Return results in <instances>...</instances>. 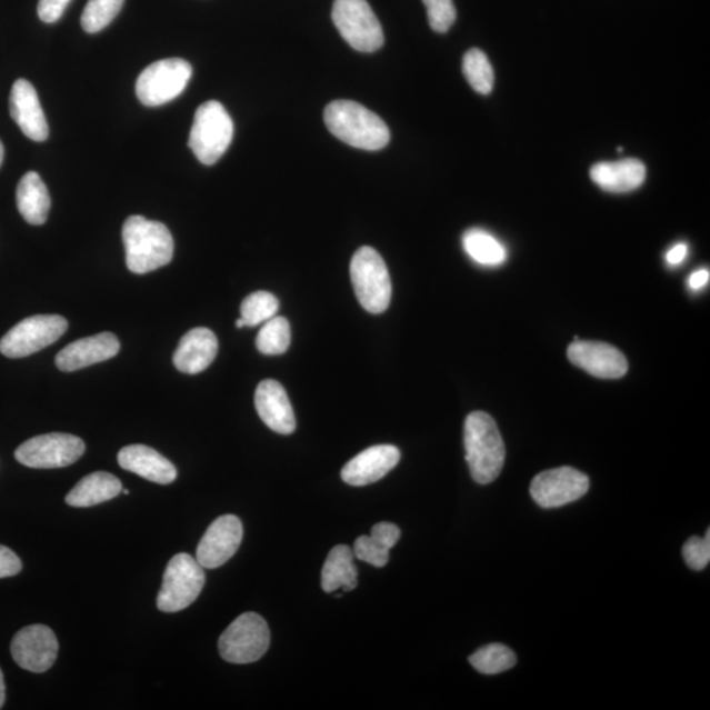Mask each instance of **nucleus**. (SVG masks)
<instances>
[{
  "label": "nucleus",
  "mask_w": 710,
  "mask_h": 710,
  "mask_svg": "<svg viewBox=\"0 0 710 710\" xmlns=\"http://www.w3.org/2000/svg\"><path fill=\"white\" fill-rule=\"evenodd\" d=\"M127 267L134 274L167 267L173 260L174 240L167 226L139 214L129 217L123 226Z\"/></svg>",
  "instance_id": "nucleus-1"
},
{
  "label": "nucleus",
  "mask_w": 710,
  "mask_h": 710,
  "mask_svg": "<svg viewBox=\"0 0 710 710\" xmlns=\"http://www.w3.org/2000/svg\"><path fill=\"white\" fill-rule=\"evenodd\" d=\"M464 449L471 477L479 484L498 479L506 461L503 437L489 413L477 411L464 421Z\"/></svg>",
  "instance_id": "nucleus-2"
},
{
  "label": "nucleus",
  "mask_w": 710,
  "mask_h": 710,
  "mask_svg": "<svg viewBox=\"0 0 710 710\" xmlns=\"http://www.w3.org/2000/svg\"><path fill=\"white\" fill-rule=\"evenodd\" d=\"M324 120L329 131L350 147L380 150L389 146V127L377 113L353 100H334L328 104Z\"/></svg>",
  "instance_id": "nucleus-3"
},
{
  "label": "nucleus",
  "mask_w": 710,
  "mask_h": 710,
  "mask_svg": "<svg viewBox=\"0 0 710 710\" xmlns=\"http://www.w3.org/2000/svg\"><path fill=\"white\" fill-rule=\"evenodd\" d=\"M356 297L366 311L383 313L390 307L392 284L389 269L376 249L362 247L350 262Z\"/></svg>",
  "instance_id": "nucleus-4"
},
{
  "label": "nucleus",
  "mask_w": 710,
  "mask_h": 710,
  "mask_svg": "<svg viewBox=\"0 0 710 710\" xmlns=\"http://www.w3.org/2000/svg\"><path fill=\"white\" fill-rule=\"evenodd\" d=\"M233 132V121L224 106L217 100H210L200 106L196 112L189 147L200 162L213 164L231 146Z\"/></svg>",
  "instance_id": "nucleus-5"
},
{
  "label": "nucleus",
  "mask_w": 710,
  "mask_h": 710,
  "mask_svg": "<svg viewBox=\"0 0 710 710\" xmlns=\"http://www.w3.org/2000/svg\"><path fill=\"white\" fill-rule=\"evenodd\" d=\"M206 584L202 566L190 554H177L170 559L163 582L157 597V607L164 613H177L189 608L199 598Z\"/></svg>",
  "instance_id": "nucleus-6"
},
{
  "label": "nucleus",
  "mask_w": 710,
  "mask_h": 710,
  "mask_svg": "<svg viewBox=\"0 0 710 710\" xmlns=\"http://www.w3.org/2000/svg\"><path fill=\"white\" fill-rule=\"evenodd\" d=\"M270 647V630L260 614L243 613L229 626L219 640L220 656L234 664L260 661Z\"/></svg>",
  "instance_id": "nucleus-7"
},
{
  "label": "nucleus",
  "mask_w": 710,
  "mask_h": 710,
  "mask_svg": "<svg viewBox=\"0 0 710 710\" xmlns=\"http://www.w3.org/2000/svg\"><path fill=\"white\" fill-rule=\"evenodd\" d=\"M332 19L342 39L358 52L372 53L382 48V26L366 0H336Z\"/></svg>",
  "instance_id": "nucleus-8"
},
{
  "label": "nucleus",
  "mask_w": 710,
  "mask_h": 710,
  "mask_svg": "<svg viewBox=\"0 0 710 710\" xmlns=\"http://www.w3.org/2000/svg\"><path fill=\"white\" fill-rule=\"evenodd\" d=\"M192 68L182 59L157 61L142 71L136 82V94L143 106L158 107L174 100L186 89Z\"/></svg>",
  "instance_id": "nucleus-9"
},
{
  "label": "nucleus",
  "mask_w": 710,
  "mask_h": 710,
  "mask_svg": "<svg viewBox=\"0 0 710 710\" xmlns=\"http://www.w3.org/2000/svg\"><path fill=\"white\" fill-rule=\"evenodd\" d=\"M68 321L59 314L32 316L13 327L0 340V353L24 358L52 346L68 331Z\"/></svg>",
  "instance_id": "nucleus-10"
},
{
  "label": "nucleus",
  "mask_w": 710,
  "mask_h": 710,
  "mask_svg": "<svg viewBox=\"0 0 710 710\" xmlns=\"http://www.w3.org/2000/svg\"><path fill=\"white\" fill-rule=\"evenodd\" d=\"M84 442L73 434L49 433L21 443L17 461L31 469H61L73 464L84 453Z\"/></svg>",
  "instance_id": "nucleus-11"
},
{
  "label": "nucleus",
  "mask_w": 710,
  "mask_h": 710,
  "mask_svg": "<svg viewBox=\"0 0 710 710\" xmlns=\"http://www.w3.org/2000/svg\"><path fill=\"white\" fill-rule=\"evenodd\" d=\"M590 490V479L582 471L559 468L538 473L530 484V494L537 506L559 508L582 499Z\"/></svg>",
  "instance_id": "nucleus-12"
},
{
  "label": "nucleus",
  "mask_w": 710,
  "mask_h": 710,
  "mask_svg": "<svg viewBox=\"0 0 710 710\" xmlns=\"http://www.w3.org/2000/svg\"><path fill=\"white\" fill-rule=\"evenodd\" d=\"M59 649L54 631L46 626L23 628L11 642L13 661L34 673L48 671L54 664Z\"/></svg>",
  "instance_id": "nucleus-13"
},
{
  "label": "nucleus",
  "mask_w": 710,
  "mask_h": 710,
  "mask_svg": "<svg viewBox=\"0 0 710 710\" xmlns=\"http://www.w3.org/2000/svg\"><path fill=\"white\" fill-rule=\"evenodd\" d=\"M242 522L237 516L226 514L207 529L197 550V561L203 569H218L231 559L242 542Z\"/></svg>",
  "instance_id": "nucleus-14"
},
{
  "label": "nucleus",
  "mask_w": 710,
  "mask_h": 710,
  "mask_svg": "<svg viewBox=\"0 0 710 710\" xmlns=\"http://www.w3.org/2000/svg\"><path fill=\"white\" fill-rule=\"evenodd\" d=\"M569 360L600 379H619L628 372V361L621 351L609 343L598 341H576L568 350Z\"/></svg>",
  "instance_id": "nucleus-15"
},
{
  "label": "nucleus",
  "mask_w": 710,
  "mask_h": 710,
  "mask_svg": "<svg viewBox=\"0 0 710 710\" xmlns=\"http://www.w3.org/2000/svg\"><path fill=\"white\" fill-rule=\"evenodd\" d=\"M400 461V450L393 444H377L349 461L341 471L343 482L363 487L378 482Z\"/></svg>",
  "instance_id": "nucleus-16"
},
{
  "label": "nucleus",
  "mask_w": 710,
  "mask_h": 710,
  "mask_svg": "<svg viewBox=\"0 0 710 710\" xmlns=\"http://www.w3.org/2000/svg\"><path fill=\"white\" fill-rule=\"evenodd\" d=\"M10 112L16 123L28 139L36 142L49 138L48 121L42 111L38 92L27 79H18L12 86Z\"/></svg>",
  "instance_id": "nucleus-17"
},
{
  "label": "nucleus",
  "mask_w": 710,
  "mask_h": 710,
  "mask_svg": "<svg viewBox=\"0 0 710 710\" xmlns=\"http://www.w3.org/2000/svg\"><path fill=\"white\" fill-rule=\"evenodd\" d=\"M118 337L104 332L71 342L56 357V364L61 371L71 372L89 368L91 364L111 360L119 353Z\"/></svg>",
  "instance_id": "nucleus-18"
},
{
  "label": "nucleus",
  "mask_w": 710,
  "mask_h": 710,
  "mask_svg": "<svg viewBox=\"0 0 710 710\" xmlns=\"http://www.w3.org/2000/svg\"><path fill=\"white\" fill-rule=\"evenodd\" d=\"M256 410L261 420L279 434L296 432L297 420L289 394L277 380L267 379L258 384L254 397Z\"/></svg>",
  "instance_id": "nucleus-19"
},
{
  "label": "nucleus",
  "mask_w": 710,
  "mask_h": 710,
  "mask_svg": "<svg viewBox=\"0 0 710 710\" xmlns=\"http://www.w3.org/2000/svg\"><path fill=\"white\" fill-rule=\"evenodd\" d=\"M118 461L121 469L158 484L173 483L178 476L176 466L168 458L146 444L121 449Z\"/></svg>",
  "instance_id": "nucleus-20"
},
{
  "label": "nucleus",
  "mask_w": 710,
  "mask_h": 710,
  "mask_svg": "<svg viewBox=\"0 0 710 710\" xmlns=\"http://www.w3.org/2000/svg\"><path fill=\"white\" fill-rule=\"evenodd\" d=\"M218 350L219 342L211 329L196 328L182 337L173 361L179 371L196 376L210 368Z\"/></svg>",
  "instance_id": "nucleus-21"
},
{
  "label": "nucleus",
  "mask_w": 710,
  "mask_h": 710,
  "mask_svg": "<svg viewBox=\"0 0 710 710\" xmlns=\"http://www.w3.org/2000/svg\"><path fill=\"white\" fill-rule=\"evenodd\" d=\"M591 179L601 190L626 193L641 188L647 179V167L634 158L616 162H599L593 164L591 169Z\"/></svg>",
  "instance_id": "nucleus-22"
},
{
  "label": "nucleus",
  "mask_w": 710,
  "mask_h": 710,
  "mask_svg": "<svg viewBox=\"0 0 710 710\" xmlns=\"http://www.w3.org/2000/svg\"><path fill=\"white\" fill-rule=\"evenodd\" d=\"M123 484L110 472L97 471L84 477L67 494V503L74 508H89L119 497Z\"/></svg>",
  "instance_id": "nucleus-23"
},
{
  "label": "nucleus",
  "mask_w": 710,
  "mask_h": 710,
  "mask_svg": "<svg viewBox=\"0 0 710 710\" xmlns=\"http://www.w3.org/2000/svg\"><path fill=\"white\" fill-rule=\"evenodd\" d=\"M18 210L31 226H42L48 219L50 197L41 177L34 171L20 179L17 190Z\"/></svg>",
  "instance_id": "nucleus-24"
},
{
  "label": "nucleus",
  "mask_w": 710,
  "mask_h": 710,
  "mask_svg": "<svg viewBox=\"0 0 710 710\" xmlns=\"http://www.w3.org/2000/svg\"><path fill=\"white\" fill-rule=\"evenodd\" d=\"M354 552L347 544H337L327 558L321 571V587L328 593L351 591L358 584Z\"/></svg>",
  "instance_id": "nucleus-25"
},
{
  "label": "nucleus",
  "mask_w": 710,
  "mask_h": 710,
  "mask_svg": "<svg viewBox=\"0 0 710 710\" xmlns=\"http://www.w3.org/2000/svg\"><path fill=\"white\" fill-rule=\"evenodd\" d=\"M462 243L464 252L482 267H500L507 260V249L503 243L484 229H470L463 234Z\"/></svg>",
  "instance_id": "nucleus-26"
},
{
  "label": "nucleus",
  "mask_w": 710,
  "mask_h": 710,
  "mask_svg": "<svg viewBox=\"0 0 710 710\" xmlns=\"http://www.w3.org/2000/svg\"><path fill=\"white\" fill-rule=\"evenodd\" d=\"M473 669L486 676H497V673L511 670L518 662L514 652L501 643H491L473 652L469 659Z\"/></svg>",
  "instance_id": "nucleus-27"
},
{
  "label": "nucleus",
  "mask_w": 710,
  "mask_h": 710,
  "mask_svg": "<svg viewBox=\"0 0 710 710\" xmlns=\"http://www.w3.org/2000/svg\"><path fill=\"white\" fill-rule=\"evenodd\" d=\"M462 70L471 88L482 96H489L493 89L492 64L482 50L472 48L463 57Z\"/></svg>",
  "instance_id": "nucleus-28"
},
{
  "label": "nucleus",
  "mask_w": 710,
  "mask_h": 710,
  "mask_svg": "<svg viewBox=\"0 0 710 710\" xmlns=\"http://www.w3.org/2000/svg\"><path fill=\"white\" fill-rule=\"evenodd\" d=\"M257 349L264 356H281L286 353L291 343L290 322L282 316L264 322L260 333L257 336Z\"/></svg>",
  "instance_id": "nucleus-29"
},
{
  "label": "nucleus",
  "mask_w": 710,
  "mask_h": 710,
  "mask_svg": "<svg viewBox=\"0 0 710 710\" xmlns=\"http://www.w3.org/2000/svg\"><path fill=\"white\" fill-rule=\"evenodd\" d=\"M279 300L268 291L250 293L241 304V319L246 327H257L274 318Z\"/></svg>",
  "instance_id": "nucleus-30"
},
{
  "label": "nucleus",
  "mask_w": 710,
  "mask_h": 710,
  "mask_svg": "<svg viewBox=\"0 0 710 710\" xmlns=\"http://www.w3.org/2000/svg\"><path fill=\"white\" fill-rule=\"evenodd\" d=\"M124 0H89L82 13L81 23L88 33H98L119 16Z\"/></svg>",
  "instance_id": "nucleus-31"
},
{
  "label": "nucleus",
  "mask_w": 710,
  "mask_h": 710,
  "mask_svg": "<svg viewBox=\"0 0 710 710\" xmlns=\"http://www.w3.org/2000/svg\"><path fill=\"white\" fill-rule=\"evenodd\" d=\"M427 7L429 26L439 33H444L453 27L457 11L453 0H422Z\"/></svg>",
  "instance_id": "nucleus-32"
},
{
  "label": "nucleus",
  "mask_w": 710,
  "mask_h": 710,
  "mask_svg": "<svg viewBox=\"0 0 710 710\" xmlns=\"http://www.w3.org/2000/svg\"><path fill=\"white\" fill-rule=\"evenodd\" d=\"M354 556L360 561L383 568L390 561V550L386 549L371 536H361L354 543Z\"/></svg>",
  "instance_id": "nucleus-33"
},
{
  "label": "nucleus",
  "mask_w": 710,
  "mask_h": 710,
  "mask_svg": "<svg viewBox=\"0 0 710 710\" xmlns=\"http://www.w3.org/2000/svg\"><path fill=\"white\" fill-rule=\"evenodd\" d=\"M684 561L692 570L701 571L710 562V530L704 538L691 537L683 547Z\"/></svg>",
  "instance_id": "nucleus-34"
},
{
  "label": "nucleus",
  "mask_w": 710,
  "mask_h": 710,
  "mask_svg": "<svg viewBox=\"0 0 710 710\" xmlns=\"http://www.w3.org/2000/svg\"><path fill=\"white\" fill-rule=\"evenodd\" d=\"M400 529L391 522H379L371 529V537L386 549L391 550L400 540Z\"/></svg>",
  "instance_id": "nucleus-35"
},
{
  "label": "nucleus",
  "mask_w": 710,
  "mask_h": 710,
  "mask_svg": "<svg viewBox=\"0 0 710 710\" xmlns=\"http://www.w3.org/2000/svg\"><path fill=\"white\" fill-rule=\"evenodd\" d=\"M71 0H40L38 6L39 17L44 23H56L60 20Z\"/></svg>",
  "instance_id": "nucleus-36"
},
{
  "label": "nucleus",
  "mask_w": 710,
  "mask_h": 710,
  "mask_svg": "<svg viewBox=\"0 0 710 710\" xmlns=\"http://www.w3.org/2000/svg\"><path fill=\"white\" fill-rule=\"evenodd\" d=\"M21 569L23 563L16 552L0 544V579L16 577Z\"/></svg>",
  "instance_id": "nucleus-37"
},
{
  "label": "nucleus",
  "mask_w": 710,
  "mask_h": 710,
  "mask_svg": "<svg viewBox=\"0 0 710 710\" xmlns=\"http://www.w3.org/2000/svg\"><path fill=\"white\" fill-rule=\"evenodd\" d=\"M687 254L688 247L686 243H678V246L669 250V253L666 256V260L671 264V267H678V264L686 260Z\"/></svg>",
  "instance_id": "nucleus-38"
},
{
  "label": "nucleus",
  "mask_w": 710,
  "mask_h": 710,
  "mask_svg": "<svg viewBox=\"0 0 710 710\" xmlns=\"http://www.w3.org/2000/svg\"><path fill=\"white\" fill-rule=\"evenodd\" d=\"M709 278H710L709 270L701 269L699 271L693 272V274L690 277V281H688V284H690L692 290L698 291V290H701L702 287H706L708 284Z\"/></svg>",
  "instance_id": "nucleus-39"
},
{
  "label": "nucleus",
  "mask_w": 710,
  "mask_h": 710,
  "mask_svg": "<svg viewBox=\"0 0 710 710\" xmlns=\"http://www.w3.org/2000/svg\"><path fill=\"white\" fill-rule=\"evenodd\" d=\"M6 701V684L2 669H0V709L3 708Z\"/></svg>",
  "instance_id": "nucleus-40"
},
{
  "label": "nucleus",
  "mask_w": 710,
  "mask_h": 710,
  "mask_svg": "<svg viewBox=\"0 0 710 710\" xmlns=\"http://www.w3.org/2000/svg\"><path fill=\"white\" fill-rule=\"evenodd\" d=\"M4 158V147L2 141H0V164H2Z\"/></svg>",
  "instance_id": "nucleus-41"
},
{
  "label": "nucleus",
  "mask_w": 710,
  "mask_h": 710,
  "mask_svg": "<svg viewBox=\"0 0 710 710\" xmlns=\"http://www.w3.org/2000/svg\"><path fill=\"white\" fill-rule=\"evenodd\" d=\"M236 327L241 329L246 327V322H243L242 319L240 318L239 320L236 321Z\"/></svg>",
  "instance_id": "nucleus-42"
}]
</instances>
